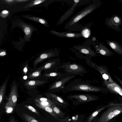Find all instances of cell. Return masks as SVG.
I'll return each mask as SVG.
<instances>
[{"instance_id": "1", "label": "cell", "mask_w": 122, "mask_h": 122, "mask_svg": "<svg viewBox=\"0 0 122 122\" xmlns=\"http://www.w3.org/2000/svg\"><path fill=\"white\" fill-rule=\"evenodd\" d=\"M90 82L88 80L76 79L65 85L62 91L64 93L76 91L100 92L104 93L110 92L107 88L93 86L90 84Z\"/></svg>"}, {"instance_id": "2", "label": "cell", "mask_w": 122, "mask_h": 122, "mask_svg": "<svg viewBox=\"0 0 122 122\" xmlns=\"http://www.w3.org/2000/svg\"><path fill=\"white\" fill-rule=\"evenodd\" d=\"M96 3L94 2L79 12L72 17L66 24L65 28L68 30L74 31L75 25L78 21L86 16L91 13L97 8Z\"/></svg>"}, {"instance_id": "3", "label": "cell", "mask_w": 122, "mask_h": 122, "mask_svg": "<svg viewBox=\"0 0 122 122\" xmlns=\"http://www.w3.org/2000/svg\"><path fill=\"white\" fill-rule=\"evenodd\" d=\"M122 113V103H114L106 108L96 122H108Z\"/></svg>"}, {"instance_id": "4", "label": "cell", "mask_w": 122, "mask_h": 122, "mask_svg": "<svg viewBox=\"0 0 122 122\" xmlns=\"http://www.w3.org/2000/svg\"><path fill=\"white\" fill-rule=\"evenodd\" d=\"M59 69H62L70 75L83 76L87 73L86 68L83 66L76 63H71L70 61L63 62L59 66Z\"/></svg>"}, {"instance_id": "5", "label": "cell", "mask_w": 122, "mask_h": 122, "mask_svg": "<svg viewBox=\"0 0 122 122\" xmlns=\"http://www.w3.org/2000/svg\"><path fill=\"white\" fill-rule=\"evenodd\" d=\"M72 51L74 52L77 57L85 61H92L91 58L95 57L97 54L89 46L78 45L73 46Z\"/></svg>"}, {"instance_id": "6", "label": "cell", "mask_w": 122, "mask_h": 122, "mask_svg": "<svg viewBox=\"0 0 122 122\" xmlns=\"http://www.w3.org/2000/svg\"><path fill=\"white\" fill-rule=\"evenodd\" d=\"M86 63L90 67L97 70L101 74L104 83H111L115 82L112 78L108 72L107 67L104 65H98L92 61H85Z\"/></svg>"}, {"instance_id": "7", "label": "cell", "mask_w": 122, "mask_h": 122, "mask_svg": "<svg viewBox=\"0 0 122 122\" xmlns=\"http://www.w3.org/2000/svg\"><path fill=\"white\" fill-rule=\"evenodd\" d=\"M68 99L72 100L75 103L82 104L88 103L98 100L97 96L87 94H79L70 95L66 97Z\"/></svg>"}, {"instance_id": "8", "label": "cell", "mask_w": 122, "mask_h": 122, "mask_svg": "<svg viewBox=\"0 0 122 122\" xmlns=\"http://www.w3.org/2000/svg\"><path fill=\"white\" fill-rule=\"evenodd\" d=\"M75 76H69L58 80H55L50 85L48 90L54 93L59 92L62 91L66 84Z\"/></svg>"}, {"instance_id": "9", "label": "cell", "mask_w": 122, "mask_h": 122, "mask_svg": "<svg viewBox=\"0 0 122 122\" xmlns=\"http://www.w3.org/2000/svg\"><path fill=\"white\" fill-rule=\"evenodd\" d=\"M61 60L58 58L49 59L40 66L33 69L34 71L41 69L44 71H57L59 69V66L61 64Z\"/></svg>"}, {"instance_id": "10", "label": "cell", "mask_w": 122, "mask_h": 122, "mask_svg": "<svg viewBox=\"0 0 122 122\" xmlns=\"http://www.w3.org/2000/svg\"><path fill=\"white\" fill-rule=\"evenodd\" d=\"M59 54V51L56 48L42 53L34 61L33 63V69L36 68L38 65L43 61L48 59L58 57Z\"/></svg>"}, {"instance_id": "11", "label": "cell", "mask_w": 122, "mask_h": 122, "mask_svg": "<svg viewBox=\"0 0 122 122\" xmlns=\"http://www.w3.org/2000/svg\"><path fill=\"white\" fill-rule=\"evenodd\" d=\"M69 76L65 73H61L57 71H44L42 74L37 78L38 79H55V80H57Z\"/></svg>"}, {"instance_id": "12", "label": "cell", "mask_w": 122, "mask_h": 122, "mask_svg": "<svg viewBox=\"0 0 122 122\" xmlns=\"http://www.w3.org/2000/svg\"><path fill=\"white\" fill-rule=\"evenodd\" d=\"M18 97L17 86L16 84H14L10 89L8 101L5 107H10L14 109L16 105Z\"/></svg>"}, {"instance_id": "13", "label": "cell", "mask_w": 122, "mask_h": 122, "mask_svg": "<svg viewBox=\"0 0 122 122\" xmlns=\"http://www.w3.org/2000/svg\"><path fill=\"white\" fill-rule=\"evenodd\" d=\"M81 1L80 0H74V3L72 6L60 17L56 25L62 24L64 21L69 18L73 13L76 7L81 3Z\"/></svg>"}, {"instance_id": "14", "label": "cell", "mask_w": 122, "mask_h": 122, "mask_svg": "<svg viewBox=\"0 0 122 122\" xmlns=\"http://www.w3.org/2000/svg\"><path fill=\"white\" fill-rule=\"evenodd\" d=\"M45 94L47 98L52 100L56 105L62 106L67 104L65 100L54 93L48 91L45 92Z\"/></svg>"}, {"instance_id": "15", "label": "cell", "mask_w": 122, "mask_h": 122, "mask_svg": "<svg viewBox=\"0 0 122 122\" xmlns=\"http://www.w3.org/2000/svg\"><path fill=\"white\" fill-rule=\"evenodd\" d=\"M50 32L52 34L60 37L67 38H78L83 36L81 33L72 32H56L52 29Z\"/></svg>"}, {"instance_id": "16", "label": "cell", "mask_w": 122, "mask_h": 122, "mask_svg": "<svg viewBox=\"0 0 122 122\" xmlns=\"http://www.w3.org/2000/svg\"><path fill=\"white\" fill-rule=\"evenodd\" d=\"M38 79L26 81L24 83V85L27 88L30 89L46 84L48 82L47 79Z\"/></svg>"}, {"instance_id": "17", "label": "cell", "mask_w": 122, "mask_h": 122, "mask_svg": "<svg viewBox=\"0 0 122 122\" xmlns=\"http://www.w3.org/2000/svg\"><path fill=\"white\" fill-rule=\"evenodd\" d=\"M104 84L111 92L122 96V88L116 82L111 83H104Z\"/></svg>"}, {"instance_id": "18", "label": "cell", "mask_w": 122, "mask_h": 122, "mask_svg": "<svg viewBox=\"0 0 122 122\" xmlns=\"http://www.w3.org/2000/svg\"><path fill=\"white\" fill-rule=\"evenodd\" d=\"M96 50L101 55L105 56H110L113 55V53L105 46L102 44H99Z\"/></svg>"}, {"instance_id": "19", "label": "cell", "mask_w": 122, "mask_h": 122, "mask_svg": "<svg viewBox=\"0 0 122 122\" xmlns=\"http://www.w3.org/2000/svg\"><path fill=\"white\" fill-rule=\"evenodd\" d=\"M114 103L113 102L110 103L106 105L103 106L97 109L90 116L88 119L87 122H91L94 118L101 111L107 107L112 105Z\"/></svg>"}, {"instance_id": "20", "label": "cell", "mask_w": 122, "mask_h": 122, "mask_svg": "<svg viewBox=\"0 0 122 122\" xmlns=\"http://www.w3.org/2000/svg\"><path fill=\"white\" fill-rule=\"evenodd\" d=\"M10 76H8L1 85L0 89V105L3 100L5 94L6 87L10 78Z\"/></svg>"}, {"instance_id": "21", "label": "cell", "mask_w": 122, "mask_h": 122, "mask_svg": "<svg viewBox=\"0 0 122 122\" xmlns=\"http://www.w3.org/2000/svg\"><path fill=\"white\" fill-rule=\"evenodd\" d=\"M108 43L113 50L118 55L122 56V47L116 43L108 41Z\"/></svg>"}, {"instance_id": "22", "label": "cell", "mask_w": 122, "mask_h": 122, "mask_svg": "<svg viewBox=\"0 0 122 122\" xmlns=\"http://www.w3.org/2000/svg\"><path fill=\"white\" fill-rule=\"evenodd\" d=\"M35 102L36 105L39 108L43 109L47 107H51L55 103L54 102H50L47 101H41L35 99Z\"/></svg>"}, {"instance_id": "23", "label": "cell", "mask_w": 122, "mask_h": 122, "mask_svg": "<svg viewBox=\"0 0 122 122\" xmlns=\"http://www.w3.org/2000/svg\"><path fill=\"white\" fill-rule=\"evenodd\" d=\"M51 107L55 113L58 117L61 118H63V117L64 115V113L56 104H53Z\"/></svg>"}, {"instance_id": "24", "label": "cell", "mask_w": 122, "mask_h": 122, "mask_svg": "<svg viewBox=\"0 0 122 122\" xmlns=\"http://www.w3.org/2000/svg\"><path fill=\"white\" fill-rule=\"evenodd\" d=\"M43 70L41 69L37 70L30 74L28 76L29 79H34L38 78L41 75V73Z\"/></svg>"}, {"instance_id": "25", "label": "cell", "mask_w": 122, "mask_h": 122, "mask_svg": "<svg viewBox=\"0 0 122 122\" xmlns=\"http://www.w3.org/2000/svg\"><path fill=\"white\" fill-rule=\"evenodd\" d=\"M22 115L26 122H39L35 118L25 113H23Z\"/></svg>"}, {"instance_id": "26", "label": "cell", "mask_w": 122, "mask_h": 122, "mask_svg": "<svg viewBox=\"0 0 122 122\" xmlns=\"http://www.w3.org/2000/svg\"><path fill=\"white\" fill-rule=\"evenodd\" d=\"M22 27L23 29L24 32L26 36V38H29L30 36L32 30L30 27L27 25L23 24Z\"/></svg>"}, {"instance_id": "27", "label": "cell", "mask_w": 122, "mask_h": 122, "mask_svg": "<svg viewBox=\"0 0 122 122\" xmlns=\"http://www.w3.org/2000/svg\"><path fill=\"white\" fill-rule=\"evenodd\" d=\"M25 17L29 19L35 21L39 22L42 24L45 25L46 26L47 25V23L46 21L44 19L38 17Z\"/></svg>"}, {"instance_id": "28", "label": "cell", "mask_w": 122, "mask_h": 122, "mask_svg": "<svg viewBox=\"0 0 122 122\" xmlns=\"http://www.w3.org/2000/svg\"><path fill=\"white\" fill-rule=\"evenodd\" d=\"M49 113L54 118L59 120L58 117L56 114L54 112L52 108L51 107H47L43 109Z\"/></svg>"}, {"instance_id": "29", "label": "cell", "mask_w": 122, "mask_h": 122, "mask_svg": "<svg viewBox=\"0 0 122 122\" xmlns=\"http://www.w3.org/2000/svg\"><path fill=\"white\" fill-rule=\"evenodd\" d=\"M24 106L32 112L37 114L38 115H39V113L32 106H30L26 105H24Z\"/></svg>"}, {"instance_id": "30", "label": "cell", "mask_w": 122, "mask_h": 122, "mask_svg": "<svg viewBox=\"0 0 122 122\" xmlns=\"http://www.w3.org/2000/svg\"><path fill=\"white\" fill-rule=\"evenodd\" d=\"M35 99L41 101H47L50 102H54L50 99L44 97H39Z\"/></svg>"}, {"instance_id": "31", "label": "cell", "mask_w": 122, "mask_h": 122, "mask_svg": "<svg viewBox=\"0 0 122 122\" xmlns=\"http://www.w3.org/2000/svg\"><path fill=\"white\" fill-rule=\"evenodd\" d=\"M45 1L46 0H35L32 3L30 4V6H31L39 4Z\"/></svg>"}, {"instance_id": "32", "label": "cell", "mask_w": 122, "mask_h": 122, "mask_svg": "<svg viewBox=\"0 0 122 122\" xmlns=\"http://www.w3.org/2000/svg\"><path fill=\"white\" fill-rule=\"evenodd\" d=\"M5 107V108L6 112L7 113L11 112L14 109L13 107Z\"/></svg>"}, {"instance_id": "33", "label": "cell", "mask_w": 122, "mask_h": 122, "mask_svg": "<svg viewBox=\"0 0 122 122\" xmlns=\"http://www.w3.org/2000/svg\"><path fill=\"white\" fill-rule=\"evenodd\" d=\"M7 55V52L5 50H1L0 51V56L1 57H4L5 56Z\"/></svg>"}, {"instance_id": "34", "label": "cell", "mask_w": 122, "mask_h": 122, "mask_svg": "<svg viewBox=\"0 0 122 122\" xmlns=\"http://www.w3.org/2000/svg\"><path fill=\"white\" fill-rule=\"evenodd\" d=\"M114 76L115 77L120 83L122 87V80L115 75H114Z\"/></svg>"}, {"instance_id": "35", "label": "cell", "mask_w": 122, "mask_h": 122, "mask_svg": "<svg viewBox=\"0 0 122 122\" xmlns=\"http://www.w3.org/2000/svg\"><path fill=\"white\" fill-rule=\"evenodd\" d=\"M8 13V11L6 10H4L2 11L1 12L2 14L3 15H6Z\"/></svg>"}, {"instance_id": "36", "label": "cell", "mask_w": 122, "mask_h": 122, "mask_svg": "<svg viewBox=\"0 0 122 122\" xmlns=\"http://www.w3.org/2000/svg\"><path fill=\"white\" fill-rule=\"evenodd\" d=\"M5 1L7 3H12L13 1H15V0H5Z\"/></svg>"}, {"instance_id": "37", "label": "cell", "mask_w": 122, "mask_h": 122, "mask_svg": "<svg viewBox=\"0 0 122 122\" xmlns=\"http://www.w3.org/2000/svg\"><path fill=\"white\" fill-rule=\"evenodd\" d=\"M16 1H17L18 2H24L25 1H28V0H15Z\"/></svg>"}, {"instance_id": "38", "label": "cell", "mask_w": 122, "mask_h": 122, "mask_svg": "<svg viewBox=\"0 0 122 122\" xmlns=\"http://www.w3.org/2000/svg\"><path fill=\"white\" fill-rule=\"evenodd\" d=\"M9 122H17L14 118L11 119L9 121Z\"/></svg>"}, {"instance_id": "39", "label": "cell", "mask_w": 122, "mask_h": 122, "mask_svg": "<svg viewBox=\"0 0 122 122\" xmlns=\"http://www.w3.org/2000/svg\"><path fill=\"white\" fill-rule=\"evenodd\" d=\"M116 121V119L114 118L111 120L110 121L108 122H115Z\"/></svg>"}, {"instance_id": "40", "label": "cell", "mask_w": 122, "mask_h": 122, "mask_svg": "<svg viewBox=\"0 0 122 122\" xmlns=\"http://www.w3.org/2000/svg\"><path fill=\"white\" fill-rule=\"evenodd\" d=\"M118 68L121 71H122V64L121 66L118 67Z\"/></svg>"}, {"instance_id": "41", "label": "cell", "mask_w": 122, "mask_h": 122, "mask_svg": "<svg viewBox=\"0 0 122 122\" xmlns=\"http://www.w3.org/2000/svg\"><path fill=\"white\" fill-rule=\"evenodd\" d=\"M76 122H79L78 121H77Z\"/></svg>"}]
</instances>
